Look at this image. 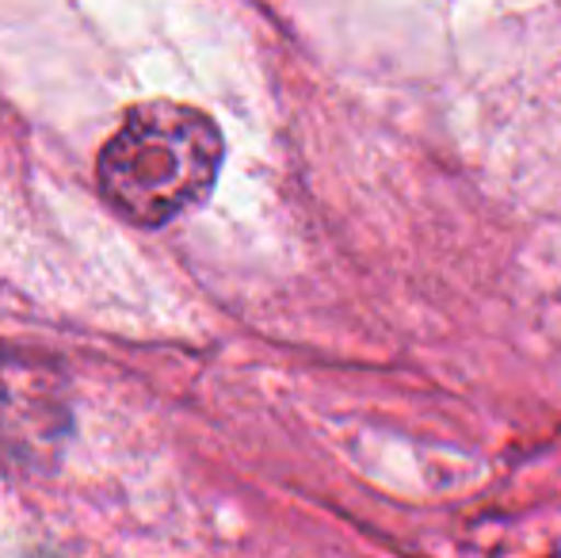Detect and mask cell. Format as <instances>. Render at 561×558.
<instances>
[{
	"label": "cell",
	"instance_id": "obj_1",
	"mask_svg": "<svg viewBox=\"0 0 561 558\" xmlns=\"http://www.w3.org/2000/svg\"><path fill=\"white\" fill-rule=\"evenodd\" d=\"M222 169V135L203 112L172 100L138 104L107 138L96 176L115 210L164 226L203 200Z\"/></svg>",
	"mask_w": 561,
	"mask_h": 558
}]
</instances>
